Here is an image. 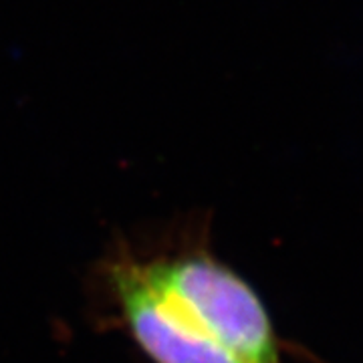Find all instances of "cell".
I'll use <instances>...</instances> for the list:
<instances>
[{
	"mask_svg": "<svg viewBox=\"0 0 363 363\" xmlns=\"http://www.w3.org/2000/svg\"><path fill=\"white\" fill-rule=\"evenodd\" d=\"M95 321L121 331L150 363H283L264 303L188 216L150 236H119L89 272Z\"/></svg>",
	"mask_w": 363,
	"mask_h": 363,
	"instance_id": "6da1fadb",
	"label": "cell"
}]
</instances>
